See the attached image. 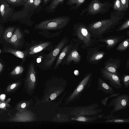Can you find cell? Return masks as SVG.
I'll use <instances>...</instances> for the list:
<instances>
[{
    "label": "cell",
    "instance_id": "obj_32",
    "mask_svg": "<svg viewBox=\"0 0 129 129\" xmlns=\"http://www.w3.org/2000/svg\"><path fill=\"white\" fill-rule=\"evenodd\" d=\"M30 102L29 101H24L19 103L18 105L17 109L19 112L25 110L29 105Z\"/></svg>",
    "mask_w": 129,
    "mask_h": 129
},
{
    "label": "cell",
    "instance_id": "obj_40",
    "mask_svg": "<svg viewBox=\"0 0 129 129\" xmlns=\"http://www.w3.org/2000/svg\"><path fill=\"white\" fill-rule=\"evenodd\" d=\"M9 106V105L7 103L0 101V109L6 110V107Z\"/></svg>",
    "mask_w": 129,
    "mask_h": 129
},
{
    "label": "cell",
    "instance_id": "obj_2",
    "mask_svg": "<svg viewBox=\"0 0 129 129\" xmlns=\"http://www.w3.org/2000/svg\"><path fill=\"white\" fill-rule=\"evenodd\" d=\"M75 35L79 43L82 44L81 47L83 49L94 46L98 42L93 38L86 25L80 22L74 25Z\"/></svg>",
    "mask_w": 129,
    "mask_h": 129
},
{
    "label": "cell",
    "instance_id": "obj_23",
    "mask_svg": "<svg viewBox=\"0 0 129 129\" xmlns=\"http://www.w3.org/2000/svg\"><path fill=\"white\" fill-rule=\"evenodd\" d=\"M50 44L48 42L44 43L31 47L29 49V53L33 54L40 52L46 48Z\"/></svg>",
    "mask_w": 129,
    "mask_h": 129
},
{
    "label": "cell",
    "instance_id": "obj_12",
    "mask_svg": "<svg viewBox=\"0 0 129 129\" xmlns=\"http://www.w3.org/2000/svg\"><path fill=\"white\" fill-rule=\"evenodd\" d=\"M121 62L120 60L119 59L110 58L105 61L103 68L120 78L121 75L118 69L121 65Z\"/></svg>",
    "mask_w": 129,
    "mask_h": 129
},
{
    "label": "cell",
    "instance_id": "obj_19",
    "mask_svg": "<svg viewBox=\"0 0 129 129\" xmlns=\"http://www.w3.org/2000/svg\"><path fill=\"white\" fill-rule=\"evenodd\" d=\"M81 58L80 55L76 49L72 50L69 54L67 59V63L69 64L71 61L73 60L77 63H79Z\"/></svg>",
    "mask_w": 129,
    "mask_h": 129
},
{
    "label": "cell",
    "instance_id": "obj_49",
    "mask_svg": "<svg viewBox=\"0 0 129 129\" xmlns=\"http://www.w3.org/2000/svg\"><path fill=\"white\" fill-rule=\"evenodd\" d=\"M0 52H1V50H0Z\"/></svg>",
    "mask_w": 129,
    "mask_h": 129
},
{
    "label": "cell",
    "instance_id": "obj_35",
    "mask_svg": "<svg viewBox=\"0 0 129 129\" xmlns=\"http://www.w3.org/2000/svg\"><path fill=\"white\" fill-rule=\"evenodd\" d=\"M129 27V19H127L122 24L118 27L116 29L117 31H120Z\"/></svg>",
    "mask_w": 129,
    "mask_h": 129
},
{
    "label": "cell",
    "instance_id": "obj_1",
    "mask_svg": "<svg viewBox=\"0 0 129 129\" xmlns=\"http://www.w3.org/2000/svg\"><path fill=\"white\" fill-rule=\"evenodd\" d=\"M125 13L123 12H112L110 18L95 21L86 25L92 36L95 39L103 38L104 35L112 31L120 24Z\"/></svg>",
    "mask_w": 129,
    "mask_h": 129
},
{
    "label": "cell",
    "instance_id": "obj_13",
    "mask_svg": "<svg viewBox=\"0 0 129 129\" xmlns=\"http://www.w3.org/2000/svg\"><path fill=\"white\" fill-rule=\"evenodd\" d=\"M124 36H111L105 38H102L97 40V42L104 43L106 44L108 50L113 47L125 38Z\"/></svg>",
    "mask_w": 129,
    "mask_h": 129
},
{
    "label": "cell",
    "instance_id": "obj_17",
    "mask_svg": "<svg viewBox=\"0 0 129 129\" xmlns=\"http://www.w3.org/2000/svg\"><path fill=\"white\" fill-rule=\"evenodd\" d=\"M27 2L23 8L39 13L42 10L43 0H26Z\"/></svg>",
    "mask_w": 129,
    "mask_h": 129
},
{
    "label": "cell",
    "instance_id": "obj_28",
    "mask_svg": "<svg viewBox=\"0 0 129 129\" xmlns=\"http://www.w3.org/2000/svg\"><path fill=\"white\" fill-rule=\"evenodd\" d=\"M9 4L16 6H24L26 2L23 0H4Z\"/></svg>",
    "mask_w": 129,
    "mask_h": 129
},
{
    "label": "cell",
    "instance_id": "obj_21",
    "mask_svg": "<svg viewBox=\"0 0 129 129\" xmlns=\"http://www.w3.org/2000/svg\"><path fill=\"white\" fill-rule=\"evenodd\" d=\"M22 35L19 29L17 28L15 30L13 35L7 41L14 45L17 46L19 45V41L22 38Z\"/></svg>",
    "mask_w": 129,
    "mask_h": 129
},
{
    "label": "cell",
    "instance_id": "obj_38",
    "mask_svg": "<svg viewBox=\"0 0 129 129\" xmlns=\"http://www.w3.org/2000/svg\"><path fill=\"white\" fill-rule=\"evenodd\" d=\"M122 11H125L128 9L129 0H120Z\"/></svg>",
    "mask_w": 129,
    "mask_h": 129
},
{
    "label": "cell",
    "instance_id": "obj_41",
    "mask_svg": "<svg viewBox=\"0 0 129 129\" xmlns=\"http://www.w3.org/2000/svg\"><path fill=\"white\" fill-rule=\"evenodd\" d=\"M52 0H43L42 6L45 7L49 3H50Z\"/></svg>",
    "mask_w": 129,
    "mask_h": 129
},
{
    "label": "cell",
    "instance_id": "obj_50",
    "mask_svg": "<svg viewBox=\"0 0 129 129\" xmlns=\"http://www.w3.org/2000/svg\"></svg>",
    "mask_w": 129,
    "mask_h": 129
},
{
    "label": "cell",
    "instance_id": "obj_26",
    "mask_svg": "<svg viewBox=\"0 0 129 129\" xmlns=\"http://www.w3.org/2000/svg\"><path fill=\"white\" fill-rule=\"evenodd\" d=\"M70 47L69 46L67 45L62 50L56 62V64L55 66V68H57L60 64Z\"/></svg>",
    "mask_w": 129,
    "mask_h": 129
},
{
    "label": "cell",
    "instance_id": "obj_27",
    "mask_svg": "<svg viewBox=\"0 0 129 129\" xmlns=\"http://www.w3.org/2000/svg\"><path fill=\"white\" fill-rule=\"evenodd\" d=\"M105 122H107L128 123L129 122V118H122L113 116L112 117L109 119H106Z\"/></svg>",
    "mask_w": 129,
    "mask_h": 129
},
{
    "label": "cell",
    "instance_id": "obj_30",
    "mask_svg": "<svg viewBox=\"0 0 129 129\" xmlns=\"http://www.w3.org/2000/svg\"><path fill=\"white\" fill-rule=\"evenodd\" d=\"M121 82L124 88H127L129 86V75L128 74H123L120 78Z\"/></svg>",
    "mask_w": 129,
    "mask_h": 129
},
{
    "label": "cell",
    "instance_id": "obj_9",
    "mask_svg": "<svg viewBox=\"0 0 129 129\" xmlns=\"http://www.w3.org/2000/svg\"><path fill=\"white\" fill-rule=\"evenodd\" d=\"M36 12L28 10L23 8L20 10L15 11L10 20L19 21L25 22H32L31 17Z\"/></svg>",
    "mask_w": 129,
    "mask_h": 129
},
{
    "label": "cell",
    "instance_id": "obj_22",
    "mask_svg": "<svg viewBox=\"0 0 129 129\" xmlns=\"http://www.w3.org/2000/svg\"><path fill=\"white\" fill-rule=\"evenodd\" d=\"M102 115L98 116H80L74 117L71 118L72 120L84 122H91L95 121L97 119L102 118Z\"/></svg>",
    "mask_w": 129,
    "mask_h": 129
},
{
    "label": "cell",
    "instance_id": "obj_6",
    "mask_svg": "<svg viewBox=\"0 0 129 129\" xmlns=\"http://www.w3.org/2000/svg\"><path fill=\"white\" fill-rule=\"evenodd\" d=\"M99 105L96 103H92L90 105L77 107L71 112V114L74 117L80 116H98L99 114L103 112L102 109L98 108Z\"/></svg>",
    "mask_w": 129,
    "mask_h": 129
},
{
    "label": "cell",
    "instance_id": "obj_25",
    "mask_svg": "<svg viewBox=\"0 0 129 129\" xmlns=\"http://www.w3.org/2000/svg\"><path fill=\"white\" fill-rule=\"evenodd\" d=\"M129 46V39H124L117 46L116 48L117 50L121 52L125 51Z\"/></svg>",
    "mask_w": 129,
    "mask_h": 129
},
{
    "label": "cell",
    "instance_id": "obj_33",
    "mask_svg": "<svg viewBox=\"0 0 129 129\" xmlns=\"http://www.w3.org/2000/svg\"><path fill=\"white\" fill-rule=\"evenodd\" d=\"M120 94V93H119L114 92L110 95H109V96H108V95L107 96L105 97L104 99L102 100L101 102V103L102 105L106 107L107 102L108 100L110 99L113 97H115V96Z\"/></svg>",
    "mask_w": 129,
    "mask_h": 129
},
{
    "label": "cell",
    "instance_id": "obj_3",
    "mask_svg": "<svg viewBox=\"0 0 129 129\" xmlns=\"http://www.w3.org/2000/svg\"><path fill=\"white\" fill-rule=\"evenodd\" d=\"M71 20L67 16H59L43 21L35 25L36 29L56 30L62 29L67 25Z\"/></svg>",
    "mask_w": 129,
    "mask_h": 129
},
{
    "label": "cell",
    "instance_id": "obj_10",
    "mask_svg": "<svg viewBox=\"0 0 129 129\" xmlns=\"http://www.w3.org/2000/svg\"><path fill=\"white\" fill-rule=\"evenodd\" d=\"M100 73L103 78L105 80L108 81L109 85L117 89L122 87L120 78L117 75L110 73L103 68L101 69Z\"/></svg>",
    "mask_w": 129,
    "mask_h": 129
},
{
    "label": "cell",
    "instance_id": "obj_46",
    "mask_svg": "<svg viewBox=\"0 0 129 129\" xmlns=\"http://www.w3.org/2000/svg\"><path fill=\"white\" fill-rule=\"evenodd\" d=\"M3 68V65L0 62V72L2 71Z\"/></svg>",
    "mask_w": 129,
    "mask_h": 129
},
{
    "label": "cell",
    "instance_id": "obj_11",
    "mask_svg": "<svg viewBox=\"0 0 129 129\" xmlns=\"http://www.w3.org/2000/svg\"><path fill=\"white\" fill-rule=\"evenodd\" d=\"M6 1L1 0L0 5V22H5L10 20L15 11Z\"/></svg>",
    "mask_w": 129,
    "mask_h": 129
},
{
    "label": "cell",
    "instance_id": "obj_8",
    "mask_svg": "<svg viewBox=\"0 0 129 129\" xmlns=\"http://www.w3.org/2000/svg\"><path fill=\"white\" fill-rule=\"evenodd\" d=\"M106 54L101 50L100 47L93 46L90 48L87 52V61L90 64H96L101 61Z\"/></svg>",
    "mask_w": 129,
    "mask_h": 129
},
{
    "label": "cell",
    "instance_id": "obj_7",
    "mask_svg": "<svg viewBox=\"0 0 129 129\" xmlns=\"http://www.w3.org/2000/svg\"><path fill=\"white\" fill-rule=\"evenodd\" d=\"M129 105V95L128 94L118 95L113 99L108 105L109 107H113L110 114L113 115V113L125 109Z\"/></svg>",
    "mask_w": 129,
    "mask_h": 129
},
{
    "label": "cell",
    "instance_id": "obj_20",
    "mask_svg": "<svg viewBox=\"0 0 129 129\" xmlns=\"http://www.w3.org/2000/svg\"><path fill=\"white\" fill-rule=\"evenodd\" d=\"M64 0H52L46 7V11L49 13L55 12L58 6L62 5Z\"/></svg>",
    "mask_w": 129,
    "mask_h": 129
},
{
    "label": "cell",
    "instance_id": "obj_4",
    "mask_svg": "<svg viewBox=\"0 0 129 129\" xmlns=\"http://www.w3.org/2000/svg\"><path fill=\"white\" fill-rule=\"evenodd\" d=\"M112 4L108 2L102 3L100 0H92L80 15H82L86 12L87 15H94L98 13L104 14L109 10Z\"/></svg>",
    "mask_w": 129,
    "mask_h": 129
},
{
    "label": "cell",
    "instance_id": "obj_37",
    "mask_svg": "<svg viewBox=\"0 0 129 129\" xmlns=\"http://www.w3.org/2000/svg\"><path fill=\"white\" fill-rule=\"evenodd\" d=\"M23 71V68L21 66H17L11 72L12 75H15L19 74L22 73Z\"/></svg>",
    "mask_w": 129,
    "mask_h": 129
},
{
    "label": "cell",
    "instance_id": "obj_14",
    "mask_svg": "<svg viewBox=\"0 0 129 129\" xmlns=\"http://www.w3.org/2000/svg\"><path fill=\"white\" fill-rule=\"evenodd\" d=\"M66 42V39L63 40L47 56L44 62L45 66L49 67L52 65L56 56L65 45Z\"/></svg>",
    "mask_w": 129,
    "mask_h": 129
},
{
    "label": "cell",
    "instance_id": "obj_24",
    "mask_svg": "<svg viewBox=\"0 0 129 129\" xmlns=\"http://www.w3.org/2000/svg\"><path fill=\"white\" fill-rule=\"evenodd\" d=\"M85 0H67L66 5L72 6L70 10H77L85 2Z\"/></svg>",
    "mask_w": 129,
    "mask_h": 129
},
{
    "label": "cell",
    "instance_id": "obj_45",
    "mask_svg": "<svg viewBox=\"0 0 129 129\" xmlns=\"http://www.w3.org/2000/svg\"><path fill=\"white\" fill-rule=\"evenodd\" d=\"M41 60V59L40 58H37V62L39 63L40 62Z\"/></svg>",
    "mask_w": 129,
    "mask_h": 129
},
{
    "label": "cell",
    "instance_id": "obj_5",
    "mask_svg": "<svg viewBox=\"0 0 129 129\" xmlns=\"http://www.w3.org/2000/svg\"><path fill=\"white\" fill-rule=\"evenodd\" d=\"M91 72L86 74L73 92L68 97L67 101L71 102L79 98L84 91L89 89L92 81Z\"/></svg>",
    "mask_w": 129,
    "mask_h": 129
},
{
    "label": "cell",
    "instance_id": "obj_16",
    "mask_svg": "<svg viewBox=\"0 0 129 129\" xmlns=\"http://www.w3.org/2000/svg\"><path fill=\"white\" fill-rule=\"evenodd\" d=\"M36 82V73L33 64L30 65L26 82L28 89L31 91L34 89Z\"/></svg>",
    "mask_w": 129,
    "mask_h": 129
},
{
    "label": "cell",
    "instance_id": "obj_18",
    "mask_svg": "<svg viewBox=\"0 0 129 129\" xmlns=\"http://www.w3.org/2000/svg\"><path fill=\"white\" fill-rule=\"evenodd\" d=\"M98 85L96 90L102 91L105 94L110 95L114 92L113 88L100 77L98 78Z\"/></svg>",
    "mask_w": 129,
    "mask_h": 129
},
{
    "label": "cell",
    "instance_id": "obj_48",
    "mask_svg": "<svg viewBox=\"0 0 129 129\" xmlns=\"http://www.w3.org/2000/svg\"><path fill=\"white\" fill-rule=\"evenodd\" d=\"M1 0H0V4H1Z\"/></svg>",
    "mask_w": 129,
    "mask_h": 129
},
{
    "label": "cell",
    "instance_id": "obj_34",
    "mask_svg": "<svg viewBox=\"0 0 129 129\" xmlns=\"http://www.w3.org/2000/svg\"><path fill=\"white\" fill-rule=\"evenodd\" d=\"M113 9L115 11L122 12L120 0H115L114 4Z\"/></svg>",
    "mask_w": 129,
    "mask_h": 129
},
{
    "label": "cell",
    "instance_id": "obj_36",
    "mask_svg": "<svg viewBox=\"0 0 129 129\" xmlns=\"http://www.w3.org/2000/svg\"><path fill=\"white\" fill-rule=\"evenodd\" d=\"M63 90L62 89H60L56 90L53 93L51 94L49 98L50 101L53 100L55 99L56 97L62 92Z\"/></svg>",
    "mask_w": 129,
    "mask_h": 129
},
{
    "label": "cell",
    "instance_id": "obj_44",
    "mask_svg": "<svg viewBox=\"0 0 129 129\" xmlns=\"http://www.w3.org/2000/svg\"><path fill=\"white\" fill-rule=\"evenodd\" d=\"M74 74L76 75H78L79 74V72L78 70H75L74 72Z\"/></svg>",
    "mask_w": 129,
    "mask_h": 129
},
{
    "label": "cell",
    "instance_id": "obj_31",
    "mask_svg": "<svg viewBox=\"0 0 129 129\" xmlns=\"http://www.w3.org/2000/svg\"><path fill=\"white\" fill-rule=\"evenodd\" d=\"M14 28L13 27H10L5 30L4 35V38L7 40L12 36Z\"/></svg>",
    "mask_w": 129,
    "mask_h": 129
},
{
    "label": "cell",
    "instance_id": "obj_43",
    "mask_svg": "<svg viewBox=\"0 0 129 129\" xmlns=\"http://www.w3.org/2000/svg\"><path fill=\"white\" fill-rule=\"evenodd\" d=\"M126 67L128 69H129V59H128L126 63Z\"/></svg>",
    "mask_w": 129,
    "mask_h": 129
},
{
    "label": "cell",
    "instance_id": "obj_15",
    "mask_svg": "<svg viewBox=\"0 0 129 129\" xmlns=\"http://www.w3.org/2000/svg\"><path fill=\"white\" fill-rule=\"evenodd\" d=\"M35 119L33 114L28 111L19 112L11 120L14 122H26L33 121Z\"/></svg>",
    "mask_w": 129,
    "mask_h": 129
},
{
    "label": "cell",
    "instance_id": "obj_29",
    "mask_svg": "<svg viewBox=\"0 0 129 129\" xmlns=\"http://www.w3.org/2000/svg\"><path fill=\"white\" fill-rule=\"evenodd\" d=\"M6 50L7 52L12 54L18 58L23 59L24 57V53L21 51L11 48L7 49Z\"/></svg>",
    "mask_w": 129,
    "mask_h": 129
},
{
    "label": "cell",
    "instance_id": "obj_39",
    "mask_svg": "<svg viewBox=\"0 0 129 129\" xmlns=\"http://www.w3.org/2000/svg\"><path fill=\"white\" fill-rule=\"evenodd\" d=\"M19 84V83H16L9 85L7 87L6 91L8 92H9L14 89L17 87Z\"/></svg>",
    "mask_w": 129,
    "mask_h": 129
},
{
    "label": "cell",
    "instance_id": "obj_42",
    "mask_svg": "<svg viewBox=\"0 0 129 129\" xmlns=\"http://www.w3.org/2000/svg\"><path fill=\"white\" fill-rule=\"evenodd\" d=\"M5 97V94H2L0 96V99L2 100H4Z\"/></svg>",
    "mask_w": 129,
    "mask_h": 129
},
{
    "label": "cell",
    "instance_id": "obj_47",
    "mask_svg": "<svg viewBox=\"0 0 129 129\" xmlns=\"http://www.w3.org/2000/svg\"><path fill=\"white\" fill-rule=\"evenodd\" d=\"M24 0V1H25L26 2H27V1L26 0Z\"/></svg>",
    "mask_w": 129,
    "mask_h": 129
}]
</instances>
